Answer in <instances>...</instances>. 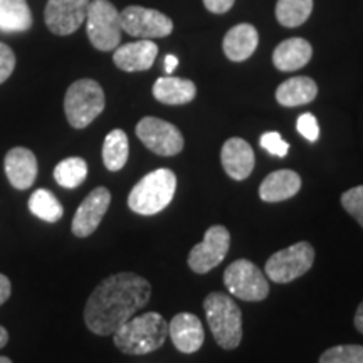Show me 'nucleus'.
<instances>
[{
	"label": "nucleus",
	"instance_id": "28",
	"mask_svg": "<svg viewBox=\"0 0 363 363\" xmlns=\"http://www.w3.org/2000/svg\"><path fill=\"white\" fill-rule=\"evenodd\" d=\"M320 363H363L362 345H338L321 353Z\"/></svg>",
	"mask_w": 363,
	"mask_h": 363
},
{
	"label": "nucleus",
	"instance_id": "38",
	"mask_svg": "<svg viewBox=\"0 0 363 363\" xmlns=\"http://www.w3.org/2000/svg\"><path fill=\"white\" fill-rule=\"evenodd\" d=\"M0 363H12V360L7 357H0Z\"/></svg>",
	"mask_w": 363,
	"mask_h": 363
},
{
	"label": "nucleus",
	"instance_id": "30",
	"mask_svg": "<svg viewBox=\"0 0 363 363\" xmlns=\"http://www.w3.org/2000/svg\"><path fill=\"white\" fill-rule=\"evenodd\" d=\"M259 145L266 150L267 153H271V155L274 157L283 158L288 155L289 145L284 142L283 136H281L278 131H267V133L262 135L259 140Z\"/></svg>",
	"mask_w": 363,
	"mask_h": 363
},
{
	"label": "nucleus",
	"instance_id": "32",
	"mask_svg": "<svg viewBox=\"0 0 363 363\" xmlns=\"http://www.w3.org/2000/svg\"><path fill=\"white\" fill-rule=\"evenodd\" d=\"M16 67V54L7 44L0 43V84L11 78Z\"/></svg>",
	"mask_w": 363,
	"mask_h": 363
},
{
	"label": "nucleus",
	"instance_id": "5",
	"mask_svg": "<svg viewBox=\"0 0 363 363\" xmlns=\"http://www.w3.org/2000/svg\"><path fill=\"white\" fill-rule=\"evenodd\" d=\"M104 91L94 79L74 81L66 91L65 113L72 128L83 130L104 110Z\"/></svg>",
	"mask_w": 363,
	"mask_h": 363
},
{
	"label": "nucleus",
	"instance_id": "16",
	"mask_svg": "<svg viewBox=\"0 0 363 363\" xmlns=\"http://www.w3.org/2000/svg\"><path fill=\"white\" fill-rule=\"evenodd\" d=\"M220 162L224 167L225 174L233 180H246L252 174L256 157H254L252 147L246 140L229 138L224 143L220 152Z\"/></svg>",
	"mask_w": 363,
	"mask_h": 363
},
{
	"label": "nucleus",
	"instance_id": "9",
	"mask_svg": "<svg viewBox=\"0 0 363 363\" xmlns=\"http://www.w3.org/2000/svg\"><path fill=\"white\" fill-rule=\"evenodd\" d=\"M136 136L150 152L160 157H174L184 150V136L175 125L155 116H145L136 125Z\"/></svg>",
	"mask_w": 363,
	"mask_h": 363
},
{
	"label": "nucleus",
	"instance_id": "21",
	"mask_svg": "<svg viewBox=\"0 0 363 363\" xmlns=\"http://www.w3.org/2000/svg\"><path fill=\"white\" fill-rule=\"evenodd\" d=\"M197 89L190 79L174 78V76H167L160 78L153 84V96L157 101L163 104H170V106H179V104H187L194 101Z\"/></svg>",
	"mask_w": 363,
	"mask_h": 363
},
{
	"label": "nucleus",
	"instance_id": "13",
	"mask_svg": "<svg viewBox=\"0 0 363 363\" xmlns=\"http://www.w3.org/2000/svg\"><path fill=\"white\" fill-rule=\"evenodd\" d=\"M111 203V192L106 187L91 190L88 197L81 202L72 219L71 230L76 238H88L101 224L104 214Z\"/></svg>",
	"mask_w": 363,
	"mask_h": 363
},
{
	"label": "nucleus",
	"instance_id": "7",
	"mask_svg": "<svg viewBox=\"0 0 363 363\" xmlns=\"http://www.w3.org/2000/svg\"><path fill=\"white\" fill-rule=\"evenodd\" d=\"M313 262H315V249L310 242L301 240L272 254L266 261L264 272L272 283L286 284L305 276L313 267Z\"/></svg>",
	"mask_w": 363,
	"mask_h": 363
},
{
	"label": "nucleus",
	"instance_id": "20",
	"mask_svg": "<svg viewBox=\"0 0 363 363\" xmlns=\"http://www.w3.org/2000/svg\"><path fill=\"white\" fill-rule=\"evenodd\" d=\"M257 43H259V35H257L256 27L251 24H239L225 34L222 48L230 61L240 62L252 56Z\"/></svg>",
	"mask_w": 363,
	"mask_h": 363
},
{
	"label": "nucleus",
	"instance_id": "27",
	"mask_svg": "<svg viewBox=\"0 0 363 363\" xmlns=\"http://www.w3.org/2000/svg\"><path fill=\"white\" fill-rule=\"evenodd\" d=\"M29 211L30 214H34L45 222H57L65 214V208H62L61 202L57 201L56 195L45 189L35 190L30 195Z\"/></svg>",
	"mask_w": 363,
	"mask_h": 363
},
{
	"label": "nucleus",
	"instance_id": "29",
	"mask_svg": "<svg viewBox=\"0 0 363 363\" xmlns=\"http://www.w3.org/2000/svg\"><path fill=\"white\" fill-rule=\"evenodd\" d=\"M340 202H342L345 211L363 227V185L343 192Z\"/></svg>",
	"mask_w": 363,
	"mask_h": 363
},
{
	"label": "nucleus",
	"instance_id": "37",
	"mask_svg": "<svg viewBox=\"0 0 363 363\" xmlns=\"http://www.w3.org/2000/svg\"><path fill=\"white\" fill-rule=\"evenodd\" d=\"M9 342V333L4 326H0V348H4Z\"/></svg>",
	"mask_w": 363,
	"mask_h": 363
},
{
	"label": "nucleus",
	"instance_id": "6",
	"mask_svg": "<svg viewBox=\"0 0 363 363\" xmlns=\"http://www.w3.org/2000/svg\"><path fill=\"white\" fill-rule=\"evenodd\" d=\"M120 12L108 0H91L86 13V33L98 51H115L121 40Z\"/></svg>",
	"mask_w": 363,
	"mask_h": 363
},
{
	"label": "nucleus",
	"instance_id": "4",
	"mask_svg": "<svg viewBox=\"0 0 363 363\" xmlns=\"http://www.w3.org/2000/svg\"><path fill=\"white\" fill-rule=\"evenodd\" d=\"M177 190V175L170 169H158L145 175L131 189L128 207L135 214L155 216L170 206Z\"/></svg>",
	"mask_w": 363,
	"mask_h": 363
},
{
	"label": "nucleus",
	"instance_id": "31",
	"mask_svg": "<svg viewBox=\"0 0 363 363\" xmlns=\"http://www.w3.org/2000/svg\"><path fill=\"white\" fill-rule=\"evenodd\" d=\"M296 128L308 142H316L320 138V125H318L316 116L311 115V113H305V115L298 118Z\"/></svg>",
	"mask_w": 363,
	"mask_h": 363
},
{
	"label": "nucleus",
	"instance_id": "17",
	"mask_svg": "<svg viewBox=\"0 0 363 363\" xmlns=\"http://www.w3.org/2000/svg\"><path fill=\"white\" fill-rule=\"evenodd\" d=\"M157 54L158 45L153 40H136V43L118 45L113 54V61L121 71H147L155 62Z\"/></svg>",
	"mask_w": 363,
	"mask_h": 363
},
{
	"label": "nucleus",
	"instance_id": "15",
	"mask_svg": "<svg viewBox=\"0 0 363 363\" xmlns=\"http://www.w3.org/2000/svg\"><path fill=\"white\" fill-rule=\"evenodd\" d=\"M4 169L13 189L27 190L33 187L38 179V158L29 148L16 147L7 152Z\"/></svg>",
	"mask_w": 363,
	"mask_h": 363
},
{
	"label": "nucleus",
	"instance_id": "36",
	"mask_svg": "<svg viewBox=\"0 0 363 363\" xmlns=\"http://www.w3.org/2000/svg\"><path fill=\"white\" fill-rule=\"evenodd\" d=\"M353 325H355V328H357L358 333L363 335V301L357 308L355 318H353Z\"/></svg>",
	"mask_w": 363,
	"mask_h": 363
},
{
	"label": "nucleus",
	"instance_id": "19",
	"mask_svg": "<svg viewBox=\"0 0 363 363\" xmlns=\"http://www.w3.org/2000/svg\"><path fill=\"white\" fill-rule=\"evenodd\" d=\"M313 56V48L306 39L291 38L281 43L272 52V65L279 71L289 72L305 67Z\"/></svg>",
	"mask_w": 363,
	"mask_h": 363
},
{
	"label": "nucleus",
	"instance_id": "33",
	"mask_svg": "<svg viewBox=\"0 0 363 363\" xmlns=\"http://www.w3.org/2000/svg\"><path fill=\"white\" fill-rule=\"evenodd\" d=\"M235 0H203V6L212 13H225L230 11Z\"/></svg>",
	"mask_w": 363,
	"mask_h": 363
},
{
	"label": "nucleus",
	"instance_id": "1",
	"mask_svg": "<svg viewBox=\"0 0 363 363\" xmlns=\"http://www.w3.org/2000/svg\"><path fill=\"white\" fill-rule=\"evenodd\" d=\"M152 284L135 272L108 276L91 293L84 306V323L99 337L113 335L135 313L148 305Z\"/></svg>",
	"mask_w": 363,
	"mask_h": 363
},
{
	"label": "nucleus",
	"instance_id": "26",
	"mask_svg": "<svg viewBox=\"0 0 363 363\" xmlns=\"http://www.w3.org/2000/svg\"><path fill=\"white\" fill-rule=\"evenodd\" d=\"M313 0H278L276 19L284 27H299L311 16Z\"/></svg>",
	"mask_w": 363,
	"mask_h": 363
},
{
	"label": "nucleus",
	"instance_id": "12",
	"mask_svg": "<svg viewBox=\"0 0 363 363\" xmlns=\"http://www.w3.org/2000/svg\"><path fill=\"white\" fill-rule=\"evenodd\" d=\"M91 0H49L44 11L48 29L56 35H69L86 21Z\"/></svg>",
	"mask_w": 363,
	"mask_h": 363
},
{
	"label": "nucleus",
	"instance_id": "18",
	"mask_svg": "<svg viewBox=\"0 0 363 363\" xmlns=\"http://www.w3.org/2000/svg\"><path fill=\"white\" fill-rule=\"evenodd\" d=\"M301 177L294 170H276L262 180L259 197L264 202H283L294 197L301 189Z\"/></svg>",
	"mask_w": 363,
	"mask_h": 363
},
{
	"label": "nucleus",
	"instance_id": "11",
	"mask_svg": "<svg viewBox=\"0 0 363 363\" xmlns=\"http://www.w3.org/2000/svg\"><path fill=\"white\" fill-rule=\"evenodd\" d=\"M121 29L133 38L157 39L167 38L174 30V22L165 13L155 9H145L140 6H130L120 12Z\"/></svg>",
	"mask_w": 363,
	"mask_h": 363
},
{
	"label": "nucleus",
	"instance_id": "23",
	"mask_svg": "<svg viewBox=\"0 0 363 363\" xmlns=\"http://www.w3.org/2000/svg\"><path fill=\"white\" fill-rule=\"evenodd\" d=\"M33 27V13L27 0H0V33H26Z\"/></svg>",
	"mask_w": 363,
	"mask_h": 363
},
{
	"label": "nucleus",
	"instance_id": "34",
	"mask_svg": "<svg viewBox=\"0 0 363 363\" xmlns=\"http://www.w3.org/2000/svg\"><path fill=\"white\" fill-rule=\"evenodd\" d=\"M11 293H12L11 279H9L6 274H2V272H0V306H2L4 303L11 298Z\"/></svg>",
	"mask_w": 363,
	"mask_h": 363
},
{
	"label": "nucleus",
	"instance_id": "14",
	"mask_svg": "<svg viewBox=\"0 0 363 363\" xmlns=\"http://www.w3.org/2000/svg\"><path fill=\"white\" fill-rule=\"evenodd\" d=\"M172 343L180 353L190 355L199 352L203 345V326L199 316L192 313H179L169 323Z\"/></svg>",
	"mask_w": 363,
	"mask_h": 363
},
{
	"label": "nucleus",
	"instance_id": "25",
	"mask_svg": "<svg viewBox=\"0 0 363 363\" xmlns=\"http://www.w3.org/2000/svg\"><path fill=\"white\" fill-rule=\"evenodd\" d=\"M88 177V163L79 157H69L59 162L54 169V180L65 189H78Z\"/></svg>",
	"mask_w": 363,
	"mask_h": 363
},
{
	"label": "nucleus",
	"instance_id": "2",
	"mask_svg": "<svg viewBox=\"0 0 363 363\" xmlns=\"http://www.w3.org/2000/svg\"><path fill=\"white\" fill-rule=\"evenodd\" d=\"M169 337V323L160 313L133 316L113 333V342L125 355H147L158 350Z\"/></svg>",
	"mask_w": 363,
	"mask_h": 363
},
{
	"label": "nucleus",
	"instance_id": "10",
	"mask_svg": "<svg viewBox=\"0 0 363 363\" xmlns=\"http://www.w3.org/2000/svg\"><path fill=\"white\" fill-rule=\"evenodd\" d=\"M230 247V233L224 225H212L203 233L202 242L189 252L187 264L197 274H206L225 259Z\"/></svg>",
	"mask_w": 363,
	"mask_h": 363
},
{
	"label": "nucleus",
	"instance_id": "3",
	"mask_svg": "<svg viewBox=\"0 0 363 363\" xmlns=\"http://www.w3.org/2000/svg\"><path fill=\"white\" fill-rule=\"evenodd\" d=\"M207 323L216 343L224 350H234L242 340V311L233 298L224 293H208L203 299Z\"/></svg>",
	"mask_w": 363,
	"mask_h": 363
},
{
	"label": "nucleus",
	"instance_id": "35",
	"mask_svg": "<svg viewBox=\"0 0 363 363\" xmlns=\"http://www.w3.org/2000/svg\"><path fill=\"white\" fill-rule=\"evenodd\" d=\"M177 66H179V57H175L174 54H169V56H165V61H163V67H165L167 74L170 76Z\"/></svg>",
	"mask_w": 363,
	"mask_h": 363
},
{
	"label": "nucleus",
	"instance_id": "22",
	"mask_svg": "<svg viewBox=\"0 0 363 363\" xmlns=\"http://www.w3.org/2000/svg\"><path fill=\"white\" fill-rule=\"evenodd\" d=\"M316 83L311 78H306V76H298V78L284 81L276 89V99L286 108L303 106V104L311 103L316 98Z\"/></svg>",
	"mask_w": 363,
	"mask_h": 363
},
{
	"label": "nucleus",
	"instance_id": "24",
	"mask_svg": "<svg viewBox=\"0 0 363 363\" xmlns=\"http://www.w3.org/2000/svg\"><path fill=\"white\" fill-rule=\"evenodd\" d=\"M130 145L123 130H113L106 135L103 143V162L110 172L121 170L128 162Z\"/></svg>",
	"mask_w": 363,
	"mask_h": 363
},
{
	"label": "nucleus",
	"instance_id": "8",
	"mask_svg": "<svg viewBox=\"0 0 363 363\" xmlns=\"http://www.w3.org/2000/svg\"><path fill=\"white\" fill-rule=\"evenodd\" d=\"M224 284L233 296L244 301H262L269 294L266 274L249 259H238L227 267Z\"/></svg>",
	"mask_w": 363,
	"mask_h": 363
}]
</instances>
